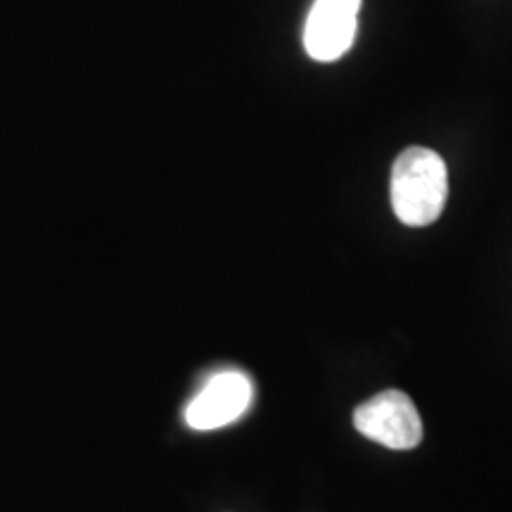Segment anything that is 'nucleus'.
<instances>
[{
  "label": "nucleus",
  "mask_w": 512,
  "mask_h": 512,
  "mask_svg": "<svg viewBox=\"0 0 512 512\" xmlns=\"http://www.w3.org/2000/svg\"><path fill=\"white\" fill-rule=\"evenodd\" d=\"M363 0H313L304 27V48L311 60L335 62L354 46Z\"/></svg>",
  "instance_id": "3"
},
{
  "label": "nucleus",
  "mask_w": 512,
  "mask_h": 512,
  "mask_svg": "<svg viewBox=\"0 0 512 512\" xmlns=\"http://www.w3.org/2000/svg\"><path fill=\"white\" fill-rule=\"evenodd\" d=\"M448 200L444 159L427 147H408L392 166V207L396 219L425 228L441 216Z\"/></svg>",
  "instance_id": "1"
},
{
  "label": "nucleus",
  "mask_w": 512,
  "mask_h": 512,
  "mask_svg": "<svg viewBox=\"0 0 512 512\" xmlns=\"http://www.w3.org/2000/svg\"><path fill=\"white\" fill-rule=\"evenodd\" d=\"M354 427L363 437L394 451H411L422 441V420L408 394L399 389L373 396L354 411Z\"/></svg>",
  "instance_id": "2"
},
{
  "label": "nucleus",
  "mask_w": 512,
  "mask_h": 512,
  "mask_svg": "<svg viewBox=\"0 0 512 512\" xmlns=\"http://www.w3.org/2000/svg\"><path fill=\"white\" fill-rule=\"evenodd\" d=\"M252 403V382L240 370H223L209 377L185 408V422L197 432H209L235 422Z\"/></svg>",
  "instance_id": "4"
}]
</instances>
